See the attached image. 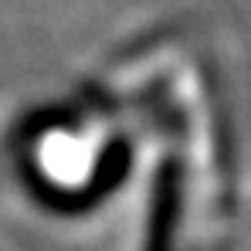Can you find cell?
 <instances>
[{"label":"cell","instance_id":"obj_1","mask_svg":"<svg viewBox=\"0 0 251 251\" xmlns=\"http://www.w3.org/2000/svg\"><path fill=\"white\" fill-rule=\"evenodd\" d=\"M176 210H180V170H176V163H163L160 176H156L153 210H150L146 251H170L173 227H176Z\"/></svg>","mask_w":251,"mask_h":251}]
</instances>
